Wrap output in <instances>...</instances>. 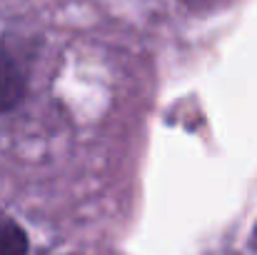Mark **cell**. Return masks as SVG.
I'll return each instance as SVG.
<instances>
[{"mask_svg":"<svg viewBox=\"0 0 257 255\" xmlns=\"http://www.w3.org/2000/svg\"><path fill=\"white\" fill-rule=\"evenodd\" d=\"M25 95V75L15 58L0 45V115L13 110Z\"/></svg>","mask_w":257,"mask_h":255,"instance_id":"6da1fadb","label":"cell"},{"mask_svg":"<svg viewBox=\"0 0 257 255\" xmlns=\"http://www.w3.org/2000/svg\"><path fill=\"white\" fill-rule=\"evenodd\" d=\"M30 240L20 223L0 213V255H28Z\"/></svg>","mask_w":257,"mask_h":255,"instance_id":"7a4b0ae2","label":"cell"}]
</instances>
